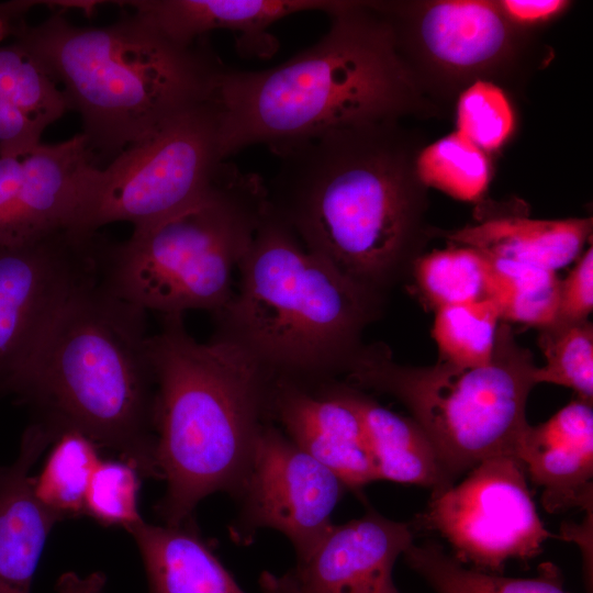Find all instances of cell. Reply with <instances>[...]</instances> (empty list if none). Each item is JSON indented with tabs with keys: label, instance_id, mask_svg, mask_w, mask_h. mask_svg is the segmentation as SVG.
Masks as SVG:
<instances>
[{
	"label": "cell",
	"instance_id": "12",
	"mask_svg": "<svg viewBox=\"0 0 593 593\" xmlns=\"http://www.w3.org/2000/svg\"><path fill=\"white\" fill-rule=\"evenodd\" d=\"M105 243L98 232L61 230L0 247V399L70 298L100 273Z\"/></svg>",
	"mask_w": 593,
	"mask_h": 593
},
{
	"label": "cell",
	"instance_id": "14",
	"mask_svg": "<svg viewBox=\"0 0 593 593\" xmlns=\"http://www.w3.org/2000/svg\"><path fill=\"white\" fill-rule=\"evenodd\" d=\"M96 166L81 133L21 156H0V247L72 230Z\"/></svg>",
	"mask_w": 593,
	"mask_h": 593
},
{
	"label": "cell",
	"instance_id": "5",
	"mask_svg": "<svg viewBox=\"0 0 593 593\" xmlns=\"http://www.w3.org/2000/svg\"><path fill=\"white\" fill-rule=\"evenodd\" d=\"M155 382L156 459L166 491L156 506L180 525L215 492L236 493L268 418L273 376L237 344L197 342L183 315L164 316L148 338Z\"/></svg>",
	"mask_w": 593,
	"mask_h": 593
},
{
	"label": "cell",
	"instance_id": "11",
	"mask_svg": "<svg viewBox=\"0 0 593 593\" xmlns=\"http://www.w3.org/2000/svg\"><path fill=\"white\" fill-rule=\"evenodd\" d=\"M466 474L432 493L418 525L439 534L458 561L478 570L501 573L511 559L537 556L553 535L540 519L521 460L497 455Z\"/></svg>",
	"mask_w": 593,
	"mask_h": 593
},
{
	"label": "cell",
	"instance_id": "15",
	"mask_svg": "<svg viewBox=\"0 0 593 593\" xmlns=\"http://www.w3.org/2000/svg\"><path fill=\"white\" fill-rule=\"evenodd\" d=\"M268 417L348 490L377 481L363 422L347 382L328 380L310 385L273 377Z\"/></svg>",
	"mask_w": 593,
	"mask_h": 593
},
{
	"label": "cell",
	"instance_id": "9",
	"mask_svg": "<svg viewBox=\"0 0 593 593\" xmlns=\"http://www.w3.org/2000/svg\"><path fill=\"white\" fill-rule=\"evenodd\" d=\"M225 164L213 99L96 167L72 231L94 233L114 222H128L133 230L155 224L209 193Z\"/></svg>",
	"mask_w": 593,
	"mask_h": 593
},
{
	"label": "cell",
	"instance_id": "22",
	"mask_svg": "<svg viewBox=\"0 0 593 593\" xmlns=\"http://www.w3.org/2000/svg\"><path fill=\"white\" fill-rule=\"evenodd\" d=\"M349 385L363 422L377 481L426 486L432 493L452 485L428 436L411 416L394 413Z\"/></svg>",
	"mask_w": 593,
	"mask_h": 593
},
{
	"label": "cell",
	"instance_id": "24",
	"mask_svg": "<svg viewBox=\"0 0 593 593\" xmlns=\"http://www.w3.org/2000/svg\"><path fill=\"white\" fill-rule=\"evenodd\" d=\"M40 472L31 477L36 500L60 521L83 515L85 495L102 459L99 446L78 430H65L49 445Z\"/></svg>",
	"mask_w": 593,
	"mask_h": 593
},
{
	"label": "cell",
	"instance_id": "10",
	"mask_svg": "<svg viewBox=\"0 0 593 593\" xmlns=\"http://www.w3.org/2000/svg\"><path fill=\"white\" fill-rule=\"evenodd\" d=\"M391 23L402 56L424 91L429 80L462 90L494 82L517 65L526 31L499 1H376Z\"/></svg>",
	"mask_w": 593,
	"mask_h": 593
},
{
	"label": "cell",
	"instance_id": "21",
	"mask_svg": "<svg viewBox=\"0 0 593 593\" xmlns=\"http://www.w3.org/2000/svg\"><path fill=\"white\" fill-rule=\"evenodd\" d=\"M126 530L139 550L148 593H245L192 518L176 526L143 519Z\"/></svg>",
	"mask_w": 593,
	"mask_h": 593
},
{
	"label": "cell",
	"instance_id": "2",
	"mask_svg": "<svg viewBox=\"0 0 593 593\" xmlns=\"http://www.w3.org/2000/svg\"><path fill=\"white\" fill-rule=\"evenodd\" d=\"M313 46L276 67L225 68L215 103L223 156L264 144L273 153L333 131L432 111L374 1H343Z\"/></svg>",
	"mask_w": 593,
	"mask_h": 593
},
{
	"label": "cell",
	"instance_id": "3",
	"mask_svg": "<svg viewBox=\"0 0 593 593\" xmlns=\"http://www.w3.org/2000/svg\"><path fill=\"white\" fill-rule=\"evenodd\" d=\"M146 312L100 273L67 302L12 394L56 436L78 430L146 478L160 479L153 423L155 382Z\"/></svg>",
	"mask_w": 593,
	"mask_h": 593
},
{
	"label": "cell",
	"instance_id": "16",
	"mask_svg": "<svg viewBox=\"0 0 593 593\" xmlns=\"http://www.w3.org/2000/svg\"><path fill=\"white\" fill-rule=\"evenodd\" d=\"M413 540V526L368 508L359 518L334 524L284 574L314 593H401L393 567Z\"/></svg>",
	"mask_w": 593,
	"mask_h": 593
},
{
	"label": "cell",
	"instance_id": "20",
	"mask_svg": "<svg viewBox=\"0 0 593 593\" xmlns=\"http://www.w3.org/2000/svg\"><path fill=\"white\" fill-rule=\"evenodd\" d=\"M592 217L538 220L519 214H489L474 223L433 234L450 245L473 248L489 257L558 270L577 260L592 237Z\"/></svg>",
	"mask_w": 593,
	"mask_h": 593
},
{
	"label": "cell",
	"instance_id": "6",
	"mask_svg": "<svg viewBox=\"0 0 593 593\" xmlns=\"http://www.w3.org/2000/svg\"><path fill=\"white\" fill-rule=\"evenodd\" d=\"M237 271L236 290L214 313L215 337L304 384L346 373L383 305V295L309 250L269 202Z\"/></svg>",
	"mask_w": 593,
	"mask_h": 593
},
{
	"label": "cell",
	"instance_id": "35",
	"mask_svg": "<svg viewBox=\"0 0 593 593\" xmlns=\"http://www.w3.org/2000/svg\"><path fill=\"white\" fill-rule=\"evenodd\" d=\"M499 4L515 24L530 29L553 20L570 5L564 0H501Z\"/></svg>",
	"mask_w": 593,
	"mask_h": 593
},
{
	"label": "cell",
	"instance_id": "36",
	"mask_svg": "<svg viewBox=\"0 0 593 593\" xmlns=\"http://www.w3.org/2000/svg\"><path fill=\"white\" fill-rule=\"evenodd\" d=\"M107 577L103 572H92L86 577L68 571L63 573L55 585L56 593H103Z\"/></svg>",
	"mask_w": 593,
	"mask_h": 593
},
{
	"label": "cell",
	"instance_id": "19",
	"mask_svg": "<svg viewBox=\"0 0 593 593\" xmlns=\"http://www.w3.org/2000/svg\"><path fill=\"white\" fill-rule=\"evenodd\" d=\"M55 438L31 423L15 461L0 467V593H31L46 541L60 522L34 496L30 474Z\"/></svg>",
	"mask_w": 593,
	"mask_h": 593
},
{
	"label": "cell",
	"instance_id": "13",
	"mask_svg": "<svg viewBox=\"0 0 593 593\" xmlns=\"http://www.w3.org/2000/svg\"><path fill=\"white\" fill-rule=\"evenodd\" d=\"M346 490L332 470L267 419L234 494L240 507L231 536L248 544L259 529H275L292 544L296 561L302 560L334 525L332 514Z\"/></svg>",
	"mask_w": 593,
	"mask_h": 593
},
{
	"label": "cell",
	"instance_id": "25",
	"mask_svg": "<svg viewBox=\"0 0 593 593\" xmlns=\"http://www.w3.org/2000/svg\"><path fill=\"white\" fill-rule=\"evenodd\" d=\"M486 257L490 264L488 296L496 303L503 322L538 329L555 321L560 283L556 271Z\"/></svg>",
	"mask_w": 593,
	"mask_h": 593
},
{
	"label": "cell",
	"instance_id": "37",
	"mask_svg": "<svg viewBox=\"0 0 593 593\" xmlns=\"http://www.w3.org/2000/svg\"><path fill=\"white\" fill-rule=\"evenodd\" d=\"M42 1H13L0 4V42L13 35L15 29L23 22L22 16L29 9Z\"/></svg>",
	"mask_w": 593,
	"mask_h": 593
},
{
	"label": "cell",
	"instance_id": "34",
	"mask_svg": "<svg viewBox=\"0 0 593 593\" xmlns=\"http://www.w3.org/2000/svg\"><path fill=\"white\" fill-rule=\"evenodd\" d=\"M44 128L0 98V156H21L38 144Z\"/></svg>",
	"mask_w": 593,
	"mask_h": 593
},
{
	"label": "cell",
	"instance_id": "30",
	"mask_svg": "<svg viewBox=\"0 0 593 593\" xmlns=\"http://www.w3.org/2000/svg\"><path fill=\"white\" fill-rule=\"evenodd\" d=\"M545 365L536 368L535 382L572 389L580 400L593 401V325L552 322L538 328Z\"/></svg>",
	"mask_w": 593,
	"mask_h": 593
},
{
	"label": "cell",
	"instance_id": "23",
	"mask_svg": "<svg viewBox=\"0 0 593 593\" xmlns=\"http://www.w3.org/2000/svg\"><path fill=\"white\" fill-rule=\"evenodd\" d=\"M403 558L436 593H568L551 563L542 564L536 577L510 578L467 568L434 540L413 542Z\"/></svg>",
	"mask_w": 593,
	"mask_h": 593
},
{
	"label": "cell",
	"instance_id": "4",
	"mask_svg": "<svg viewBox=\"0 0 593 593\" xmlns=\"http://www.w3.org/2000/svg\"><path fill=\"white\" fill-rule=\"evenodd\" d=\"M12 36L61 86L99 167L213 100L225 69L201 38L176 44L134 12L103 27L75 26L56 12L23 21Z\"/></svg>",
	"mask_w": 593,
	"mask_h": 593
},
{
	"label": "cell",
	"instance_id": "8",
	"mask_svg": "<svg viewBox=\"0 0 593 593\" xmlns=\"http://www.w3.org/2000/svg\"><path fill=\"white\" fill-rule=\"evenodd\" d=\"M532 351L501 322L488 365L462 368L437 361L402 365L382 345H363L346 371L347 383L395 398L432 441L450 484L483 460L515 455L526 427L535 382Z\"/></svg>",
	"mask_w": 593,
	"mask_h": 593
},
{
	"label": "cell",
	"instance_id": "7",
	"mask_svg": "<svg viewBox=\"0 0 593 593\" xmlns=\"http://www.w3.org/2000/svg\"><path fill=\"white\" fill-rule=\"evenodd\" d=\"M268 208L256 174L226 163L214 187L189 208L107 243L101 280L120 299L163 316L223 309L233 272Z\"/></svg>",
	"mask_w": 593,
	"mask_h": 593
},
{
	"label": "cell",
	"instance_id": "32",
	"mask_svg": "<svg viewBox=\"0 0 593 593\" xmlns=\"http://www.w3.org/2000/svg\"><path fill=\"white\" fill-rule=\"evenodd\" d=\"M457 131L484 153L499 149L514 130L510 100L495 82L478 80L458 94Z\"/></svg>",
	"mask_w": 593,
	"mask_h": 593
},
{
	"label": "cell",
	"instance_id": "1",
	"mask_svg": "<svg viewBox=\"0 0 593 593\" xmlns=\"http://www.w3.org/2000/svg\"><path fill=\"white\" fill-rule=\"evenodd\" d=\"M418 144L398 122L333 131L273 152L270 209L302 244L360 286L385 295L410 276L433 235Z\"/></svg>",
	"mask_w": 593,
	"mask_h": 593
},
{
	"label": "cell",
	"instance_id": "17",
	"mask_svg": "<svg viewBox=\"0 0 593 593\" xmlns=\"http://www.w3.org/2000/svg\"><path fill=\"white\" fill-rule=\"evenodd\" d=\"M515 456L532 482L541 488V504L549 513L593 504V407L578 399L548 421L528 425Z\"/></svg>",
	"mask_w": 593,
	"mask_h": 593
},
{
	"label": "cell",
	"instance_id": "38",
	"mask_svg": "<svg viewBox=\"0 0 593 593\" xmlns=\"http://www.w3.org/2000/svg\"><path fill=\"white\" fill-rule=\"evenodd\" d=\"M259 586L262 593H314L299 586L284 573L277 575L269 571L261 572Z\"/></svg>",
	"mask_w": 593,
	"mask_h": 593
},
{
	"label": "cell",
	"instance_id": "28",
	"mask_svg": "<svg viewBox=\"0 0 593 593\" xmlns=\"http://www.w3.org/2000/svg\"><path fill=\"white\" fill-rule=\"evenodd\" d=\"M415 166L426 188L463 201L480 199L491 178L486 153L458 132L422 147Z\"/></svg>",
	"mask_w": 593,
	"mask_h": 593
},
{
	"label": "cell",
	"instance_id": "18",
	"mask_svg": "<svg viewBox=\"0 0 593 593\" xmlns=\"http://www.w3.org/2000/svg\"><path fill=\"white\" fill-rule=\"evenodd\" d=\"M130 8L161 35L179 45H191L214 30L238 35L243 51L269 55L275 38L266 31L275 22L295 13L322 11L331 14L340 0H132L115 2Z\"/></svg>",
	"mask_w": 593,
	"mask_h": 593
},
{
	"label": "cell",
	"instance_id": "29",
	"mask_svg": "<svg viewBox=\"0 0 593 593\" xmlns=\"http://www.w3.org/2000/svg\"><path fill=\"white\" fill-rule=\"evenodd\" d=\"M0 98L44 130L69 110L60 87L22 45L0 44Z\"/></svg>",
	"mask_w": 593,
	"mask_h": 593
},
{
	"label": "cell",
	"instance_id": "33",
	"mask_svg": "<svg viewBox=\"0 0 593 593\" xmlns=\"http://www.w3.org/2000/svg\"><path fill=\"white\" fill-rule=\"evenodd\" d=\"M593 310V248L579 256L568 276L559 283V296L553 322L589 321Z\"/></svg>",
	"mask_w": 593,
	"mask_h": 593
},
{
	"label": "cell",
	"instance_id": "31",
	"mask_svg": "<svg viewBox=\"0 0 593 593\" xmlns=\"http://www.w3.org/2000/svg\"><path fill=\"white\" fill-rule=\"evenodd\" d=\"M141 471L124 459H101L88 484L83 515L104 527L125 530L143 521L139 513Z\"/></svg>",
	"mask_w": 593,
	"mask_h": 593
},
{
	"label": "cell",
	"instance_id": "26",
	"mask_svg": "<svg viewBox=\"0 0 593 593\" xmlns=\"http://www.w3.org/2000/svg\"><path fill=\"white\" fill-rule=\"evenodd\" d=\"M489 276L490 264L484 254L467 246L450 245L418 256L409 277L436 311L489 298Z\"/></svg>",
	"mask_w": 593,
	"mask_h": 593
},
{
	"label": "cell",
	"instance_id": "27",
	"mask_svg": "<svg viewBox=\"0 0 593 593\" xmlns=\"http://www.w3.org/2000/svg\"><path fill=\"white\" fill-rule=\"evenodd\" d=\"M435 312L432 334L438 361L462 368L481 367L491 361L502 322L492 299L447 305Z\"/></svg>",
	"mask_w": 593,
	"mask_h": 593
}]
</instances>
